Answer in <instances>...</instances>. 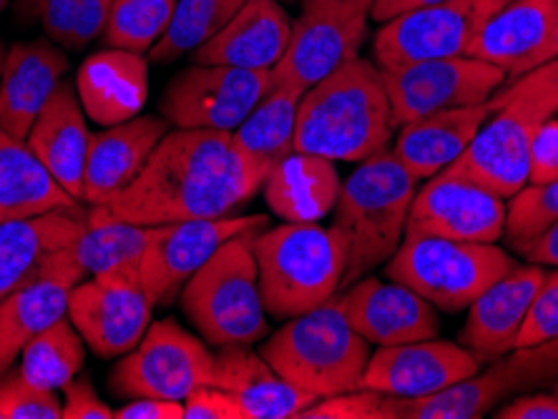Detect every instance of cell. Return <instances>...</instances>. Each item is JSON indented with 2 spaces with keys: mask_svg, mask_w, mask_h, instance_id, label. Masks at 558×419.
Listing matches in <instances>:
<instances>
[{
  "mask_svg": "<svg viewBox=\"0 0 558 419\" xmlns=\"http://www.w3.org/2000/svg\"><path fill=\"white\" fill-rule=\"evenodd\" d=\"M151 229L129 221L94 219L86 213V226L71 251L92 276L119 269H138L151 239Z\"/></svg>",
  "mask_w": 558,
  "mask_h": 419,
  "instance_id": "obj_34",
  "label": "cell"
},
{
  "mask_svg": "<svg viewBox=\"0 0 558 419\" xmlns=\"http://www.w3.org/2000/svg\"><path fill=\"white\" fill-rule=\"evenodd\" d=\"M556 0H511L481 28L465 56L519 78L546 61L554 38Z\"/></svg>",
  "mask_w": 558,
  "mask_h": 419,
  "instance_id": "obj_22",
  "label": "cell"
},
{
  "mask_svg": "<svg viewBox=\"0 0 558 419\" xmlns=\"http://www.w3.org/2000/svg\"><path fill=\"white\" fill-rule=\"evenodd\" d=\"M558 178V119H546L531 136L529 184H546Z\"/></svg>",
  "mask_w": 558,
  "mask_h": 419,
  "instance_id": "obj_44",
  "label": "cell"
},
{
  "mask_svg": "<svg viewBox=\"0 0 558 419\" xmlns=\"http://www.w3.org/2000/svg\"><path fill=\"white\" fill-rule=\"evenodd\" d=\"M78 101L101 126H117L142 113L149 98V65L144 53L106 48L81 63Z\"/></svg>",
  "mask_w": 558,
  "mask_h": 419,
  "instance_id": "obj_29",
  "label": "cell"
},
{
  "mask_svg": "<svg viewBox=\"0 0 558 419\" xmlns=\"http://www.w3.org/2000/svg\"><path fill=\"white\" fill-rule=\"evenodd\" d=\"M46 0H15V11L23 23H36L44 13Z\"/></svg>",
  "mask_w": 558,
  "mask_h": 419,
  "instance_id": "obj_52",
  "label": "cell"
},
{
  "mask_svg": "<svg viewBox=\"0 0 558 419\" xmlns=\"http://www.w3.org/2000/svg\"><path fill=\"white\" fill-rule=\"evenodd\" d=\"M298 419H390L388 394L375 390H352L317 399Z\"/></svg>",
  "mask_w": 558,
  "mask_h": 419,
  "instance_id": "obj_42",
  "label": "cell"
},
{
  "mask_svg": "<svg viewBox=\"0 0 558 419\" xmlns=\"http://www.w3.org/2000/svg\"><path fill=\"white\" fill-rule=\"evenodd\" d=\"M259 234V232H257ZM242 234L189 279L182 289V309L189 322L211 347L254 344L267 334V309L262 301L254 236Z\"/></svg>",
  "mask_w": 558,
  "mask_h": 419,
  "instance_id": "obj_6",
  "label": "cell"
},
{
  "mask_svg": "<svg viewBox=\"0 0 558 419\" xmlns=\"http://www.w3.org/2000/svg\"><path fill=\"white\" fill-rule=\"evenodd\" d=\"M113 0H46L40 23L53 44L84 48L104 36Z\"/></svg>",
  "mask_w": 558,
  "mask_h": 419,
  "instance_id": "obj_38",
  "label": "cell"
},
{
  "mask_svg": "<svg viewBox=\"0 0 558 419\" xmlns=\"http://www.w3.org/2000/svg\"><path fill=\"white\" fill-rule=\"evenodd\" d=\"M269 226L267 217H215L171 221L151 229L138 276L154 307H167L182 294L184 284L199 271L229 239L257 234Z\"/></svg>",
  "mask_w": 558,
  "mask_h": 419,
  "instance_id": "obj_11",
  "label": "cell"
},
{
  "mask_svg": "<svg viewBox=\"0 0 558 419\" xmlns=\"http://www.w3.org/2000/svg\"><path fill=\"white\" fill-rule=\"evenodd\" d=\"M292 33L290 15L279 0H244L232 21L209 44L192 53L194 63L272 71Z\"/></svg>",
  "mask_w": 558,
  "mask_h": 419,
  "instance_id": "obj_24",
  "label": "cell"
},
{
  "mask_svg": "<svg viewBox=\"0 0 558 419\" xmlns=\"http://www.w3.org/2000/svg\"><path fill=\"white\" fill-rule=\"evenodd\" d=\"M558 336V269L551 274H544L536 297L529 309L526 322L521 326L515 347H531Z\"/></svg>",
  "mask_w": 558,
  "mask_h": 419,
  "instance_id": "obj_43",
  "label": "cell"
},
{
  "mask_svg": "<svg viewBox=\"0 0 558 419\" xmlns=\"http://www.w3.org/2000/svg\"><path fill=\"white\" fill-rule=\"evenodd\" d=\"M113 419H184V402L161 397H134L113 409Z\"/></svg>",
  "mask_w": 558,
  "mask_h": 419,
  "instance_id": "obj_48",
  "label": "cell"
},
{
  "mask_svg": "<svg viewBox=\"0 0 558 419\" xmlns=\"http://www.w3.org/2000/svg\"><path fill=\"white\" fill-rule=\"evenodd\" d=\"M63 399V419H111L113 409L98 397L94 384L86 377L76 374L61 390Z\"/></svg>",
  "mask_w": 558,
  "mask_h": 419,
  "instance_id": "obj_45",
  "label": "cell"
},
{
  "mask_svg": "<svg viewBox=\"0 0 558 419\" xmlns=\"http://www.w3.org/2000/svg\"><path fill=\"white\" fill-rule=\"evenodd\" d=\"M259 355L275 372L315 399L360 390L371 361V342L352 330L332 301L287 319L262 344Z\"/></svg>",
  "mask_w": 558,
  "mask_h": 419,
  "instance_id": "obj_4",
  "label": "cell"
},
{
  "mask_svg": "<svg viewBox=\"0 0 558 419\" xmlns=\"http://www.w3.org/2000/svg\"><path fill=\"white\" fill-rule=\"evenodd\" d=\"M511 0H446L385 21L375 33L377 69L465 56L481 28Z\"/></svg>",
  "mask_w": 558,
  "mask_h": 419,
  "instance_id": "obj_13",
  "label": "cell"
},
{
  "mask_svg": "<svg viewBox=\"0 0 558 419\" xmlns=\"http://www.w3.org/2000/svg\"><path fill=\"white\" fill-rule=\"evenodd\" d=\"M215 355L199 336L174 319L149 324L142 342L111 369L109 384L119 397H161L184 402L194 390L211 384Z\"/></svg>",
  "mask_w": 558,
  "mask_h": 419,
  "instance_id": "obj_9",
  "label": "cell"
},
{
  "mask_svg": "<svg viewBox=\"0 0 558 419\" xmlns=\"http://www.w3.org/2000/svg\"><path fill=\"white\" fill-rule=\"evenodd\" d=\"M352 330L377 347L433 340L440 332L438 309L400 282L363 276L330 299Z\"/></svg>",
  "mask_w": 558,
  "mask_h": 419,
  "instance_id": "obj_17",
  "label": "cell"
},
{
  "mask_svg": "<svg viewBox=\"0 0 558 419\" xmlns=\"http://www.w3.org/2000/svg\"><path fill=\"white\" fill-rule=\"evenodd\" d=\"M519 254L531 264L538 267H558V221L554 226H548L544 234L536 236V239L523 244Z\"/></svg>",
  "mask_w": 558,
  "mask_h": 419,
  "instance_id": "obj_49",
  "label": "cell"
},
{
  "mask_svg": "<svg viewBox=\"0 0 558 419\" xmlns=\"http://www.w3.org/2000/svg\"><path fill=\"white\" fill-rule=\"evenodd\" d=\"M367 19H342L325 11H302L292 21L282 59L272 69V84L300 88L317 86L344 63L357 59Z\"/></svg>",
  "mask_w": 558,
  "mask_h": 419,
  "instance_id": "obj_19",
  "label": "cell"
},
{
  "mask_svg": "<svg viewBox=\"0 0 558 419\" xmlns=\"http://www.w3.org/2000/svg\"><path fill=\"white\" fill-rule=\"evenodd\" d=\"M177 0H113L104 40L109 48L149 53L174 15Z\"/></svg>",
  "mask_w": 558,
  "mask_h": 419,
  "instance_id": "obj_37",
  "label": "cell"
},
{
  "mask_svg": "<svg viewBox=\"0 0 558 419\" xmlns=\"http://www.w3.org/2000/svg\"><path fill=\"white\" fill-rule=\"evenodd\" d=\"M536 126L541 123L519 111L506 109V106L496 109L468 144V149L442 171L511 199L529 184V151Z\"/></svg>",
  "mask_w": 558,
  "mask_h": 419,
  "instance_id": "obj_20",
  "label": "cell"
},
{
  "mask_svg": "<svg viewBox=\"0 0 558 419\" xmlns=\"http://www.w3.org/2000/svg\"><path fill=\"white\" fill-rule=\"evenodd\" d=\"M76 207L78 201L53 178L26 138L0 128V221Z\"/></svg>",
  "mask_w": 558,
  "mask_h": 419,
  "instance_id": "obj_32",
  "label": "cell"
},
{
  "mask_svg": "<svg viewBox=\"0 0 558 419\" xmlns=\"http://www.w3.org/2000/svg\"><path fill=\"white\" fill-rule=\"evenodd\" d=\"M342 181L330 159L292 151L262 181L267 207L290 224H319L335 211Z\"/></svg>",
  "mask_w": 558,
  "mask_h": 419,
  "instance_id": "obj_30",
  "label": "cell"
},
{
  "mask_svg": "<svg viewBox=\"0 0 558 419\" xmlns=\"http://www.w3.org/2000/svg\"><path fill=\"white\" fill-rule=\"evenodd\" d=\"M506 199L473 181L448 174L430 176L410 204L405 234H430L456 242L496 244L506 232Z\"/></svg>",
  "mask_w": 558,
  "mask_h": 419,
  "instance_id": "obj_15",
  "label": "cell"
},
{
  "mask_svg": "<svg viewBox=\"0 0 558 419\" xmlns=\"http://www.w3.org/2000/svg\"><path fill=\"white\" fill-rule=\"evenodd\" d=\"M84 226L81 207L0 221V299L38 276L56 254L71 249Z\"/></svg>",
  "mask_w": 558,
  "mask_h": 419,
  "instance_id": "obj_26",
  "label": "cell"
},
{
  "mask_svg": "<svg viewBox=\"0 0 558 419\" xmlns=\"http://www.w3.org/2000/svg\"><path fill=\"white\" fill-rule=\"evenodd\" d=\"M265 176L236 149L232 131L174 128L124 192L86 213L142 226L232 217L254 199Z\"/></svg>",
  "mask_w": 558,
  "mask_h": 419,
  "instance_id": "obj_1",
  "label": "cell"
},
{
  "mask_svg": "<svg viewBox=\"0 0 558 419\" xmlns=\"http://www.w3.org/2000/svg\"><path fill=\"white\" fill-rule=\"evenodd\" d=\"M86 276L73 251L65 249L38 276L0 299V380L11 372L33 336L65 317L73 286Z\"/></svg>",
  "mask_w": 558,
  "mask_h": 419,
  "instance_id": "obj_18",
  "label": "cell"
},
{
  "mask_svg": "<svg viewBox=\"0 0 558 419\" xmlns=\"http://www.w3.org/2000/svg\"><path fill=\"white\" fill-rule=\"evenodd\" d=\"M3 63H5V46L3 40H0V78H3Z\"/></svg>",
  "mask_w": 558,
  "mask_h": 419,
  "instance_id": "obj_54",
  "label": "cell"
},
{
  "mask_svg": "<svg viewBox=\"0 0 558 419\" xmlns=\"http://www.w3.org/2000/svg\"><path fill=\"white\" fill-rule=\"evenodd\" d=\"M272 86V71L192 63L163 88L159 113L174 128L234 131Z\"/></svg>",
  "mask_w": 558,
  "mask_h": 419,
  "instance_id": "obj_12",
  "label": "cell"
},
{
  "mask_svg": "<svg viewBox=\"0 0 558 419\" xmlns=\"http://www.w3.org/2000/svg\"><path fill=\"white\" fill-rule=\"evenodd\" d=\"M8 5V0H0V11H3V8Z\"/></svg>",
  "mask_w": 558,
  "mask_h": 419,
  "instance_id": "obj_55",
  "label": "cell"
},
{
  "mask_svg": "<svg viewBox=\"0 0 558 419\" xmlns=\"http://www.w3.org/2000/svg\"><path fill=\"white\" fill-rule=\"evenodd\" d=\"M415 192L417 178L388 149L360 161L344 181L332 224L344 249L340 292L377 267L388 264L405 236Z\"/></svg>",
  "mask_w": 558,
  "mask_h": 419,
  "instance_id": "obj_3",
  "label": "cell"
},
{
  "mask_svg": "<svg viewBox=\"0 0 558 419\" xmlns=\"http://www.w3.org/2000/svg\"><path fill=\"white\" fill-rule=\"evenodd\" d=\"M515 267L519 261L496 244L405 234L385 264V274L410 286L435 309L461 311Z\"/></svg>",
  "mask_w": 558,
  "mask_h": 419,
  "instance_id": "obj_7",
  "label": "cell"
},
{
  "mask_svg": "<svg viewBox=\"0 0 558 419\" xmlns=\"http://www.w3.org/2000/svg\"><path fill=\"white\" fill-rule=\"evenodd\" d=\"M438 3H446V0H375L373 5V19L375 21H392L398 19V15L410 13V11H417V8H428V5H438Z\"/></svg>",
  "mask_w": 558,
  "mask_h": 419,
  "instance_id": "obj_51",
  "label": "cell"
},
{
  "mask_svg": "<svg viewBox=\"0 0 558 419\" xmlns=\"http://www.w3.org/2000/svg\"><path fill=\"white\" fill-rule=\"evenodd\" d=\"M494 113L490 101L448 109L400 126L392 156L415 178H430L461 156Z\"/></svg>",
  "mask_w": 558,
  "mask_h": 419,
  "instance_id": "obj_31",
  "label": "cell"
},
{
  "mask_svg": "<svg viewBox=\"0 0 558 419\" xmlns=\"http://www.w3.org/2000/svg\"><path fill=\"white\" fill-rule=\"evenodd\" d=\"M546 271L538 264H519L504 279L490 284L486 292L468 307L461 344L471 355L488 365L496 357L515 349L521 326L536 297Z\"/></svg>",
  "mask_w": 558,
  "mask_h": 419,
  "instance_id": "obj_21",
  "label": "cell"
},
{
  "mask_svg": "<svg viewBox=\"0 0 558 419\" xmlns=\"http://www.w3.org/2000/svg\"><path fill=\"white\" fill-rule=\"evenodd\" d=\"M244 0H177L169 28L149 51L154 63H174L209 44L232 21Z\"/></svg>",
  "mask_w": 558,
  "mask_h": 419,
  "instance_id": "obj_36",
  "label": "cell"
},
{
  "mask_svg": "<svg viewBox=\"0 0 558 419\" xmlns=\"http://www.w3.org/2000/svg\"><path fill=\"white\" fill-rule=\"evenodd\" d=\"M375 0H302V11H325L342 19H367Z\"/></svg>",
  "mask_w": 558,
  "mask_h": 419,
  "instance_id": "obj_50",
  "label": "cell"
},
{
  "mask_svg": "<svg viewBox=\"0 0 558 419\" xmlns=\"http://www.w3.org/2000/svg\"><path fill=\"white\" fill-rule=\"evenodd\" d=\"M254 259L267 315L292 319L323 307L340 292L344 249L332 229L279 224L254 236Z\"/></svg>",
  "mask_w": 558,
  "mask_h": 419,
  "instance_id": "obj_5",
  "label": "cell"
},
{
  "mask_svg": "<svg viewBox=\"0 0 558 419\" xmlns=\"http://www.w3.org/2000/svg\"><path fill=\"white\" fill-rule=\"evenodd\" d=\"M380 71L398 128L428 113L490 101L508 78L506 71L473 56H446Z\"/></svg>",
  "mask_w": 558,
  "mask_h": 419,
  "instance_id": "obj_10",
  "label": "cell"
},
{
  "mask_svg": "<svg viewBox=\"0 0 558 419\" xmlns=\"http://www.w3.org/2000/svg\"><path fill=\"white\" fill-rule=\"evenodd\" d=\"M86 361V342L69 317L26 344L21 352V374L46 390H63L81 372Z\"/></svg>",
  "mask_w": 558,
  "mask_h": 419,
  "instance_id": "obj_35",
  "label": "cell"
},
{
  "mask_svg": "<svg viewBox=\"0 0 558 419\" xmlns=\"http://www.w3.org/2000/svg\"><path fill=\"white\" fill-rule=\"evenodd\" d=\"M554 56H558V0H556V15H554V38H551V44H548L546 61L554 59Z\"/></svg>",
  "mask_w": 558,
  "mask_h": 419,
  "instance_id": "obj_53",
  "label": "cell"
},
{
  "mask_svg": "<svg viewBox=\"0 0 558 419\" xmlns=\"http://www.w3.org/2000/svg\"><path fill=\"white\" fill-rule=\"evenodd\" d=\"M184 419H244L242 409L225 390L204 384L184 399Z\"/></svg>",
  "mask_w": 558,
  "mask_h": 419,
  "instance_id": "obj_46",
  "label": "cell"
},
{
  "mask_svg": "<svg viewBox=\"0 0 558 419\" xmlns=\"http://www.w3.org/2000/svg\"><path fill=\"white\" fill-rule=\"evenodd\" d=\"M490 106L496 109H513L529 116L531 121L544 123L558 113V56L538 63L536 69L513 78L508 88H500V94L490 98Z\"/></svg>",
  "mask_w": 558,
  "mask_h": 419,
  "instance_id": "obj_40",
  "label": "cell"
},
{
  "mask_svg": "<svg viewBox=\"0 0 558 419\" xmlns=\"http://www.w3.org/2000/svg\"><path fill=\"white\" fill-rule=\"evenodd\" d=\"M26 141L65 192L76 201H84L92 131L86 126L84 106L78 101V94H73L71 84L61 81V86L53 90L44 111L33 121Z\"/></svg>",
  "mask_w": 558,
  "mask_h": 419,
  "instance_id": "obj_28",
  "label": "cell"
},
{
  "mask_svg": "<svg viewBox=\"0 0 558 419\" xmlns=\"http://www.w3.org/2000/svg\"><path fill=\"white\" fill-rule=\"evenodd\" d=\"M300 98V88L272 84L250 111V116L232 131L236 149L265 174L277 161L294 151V123H298Z\"/></svg>",
  "mask_w": 558,
  "mask_h": 419,
  "instance_id": "obj_33",
  "label": "cell"
},
{
  "mask_svg": "<svg viewBox=\"0 0 558 419\" xmlns=\"http://www.w3.org/2000/svg\"><path fill=\"white\" fill-rule=\"evenodd\" d=\"M151 309L138 269H119L73 286L65 317L98 357H119L142 342Z\"/></svg>",
  "mask_w": 558,
  "mask_h": 419,
  "instance_id": "obj_14",
  "label": "cell"
},
{
  "mask_svg": "<svg viewBox=\"0 0 558 419\" xmlns=\"http://www.w3.org/2000/svg\"><path fill=\"white\" fill-rule=\"evenodd\" d=\"M396 128L383 71L357 56L302 94L294 151L365 161L388 149Z\"/></svg>",
  "mask_w": 558,
  "mask_h": 419,
  "instance_id": "obj_2",
  "label": "cell"
},
{
  "mask_svg": "<svg viewBox=\"0 0 558 419\" xmlns=\"http://www.w3.org/2000/svg\"><path fill=\"white\" fill-rule=\"evenodd\" d=\"M498 419H558L556 394H521L498 409Z\"/></svg>",
  "mask_w": 558,
  "mask_h": 419,
  "instance_id": "obj_47",
  "label": "cell"
},
{
  "mask_svg": "<svg viewBox=\"0 0 558 419\" xmlns=\"http://www.w3.org/2000/svg\"><path fill=\"white\" fill-rule=\"evenodd\" d=\"M0 419H63V402L56 390L33 384L19 369L0 380Z\"/></svg>",
  "mask_w": 558,
  "mask_h": 419,
  "instance_id": "obj_41",
  "label": "cell"
},
{
  "mask_svg": "<svg viewBox=\"0 0 558 419\" xmlns=\"http://www.w3.org/2000/svg\"><path fill=\"white\" fill-rule=\"evenodd\" d=\"M65 71L69 59L51 40L38 38L8 48L0 78V128L26 138Z\"/></svg>",
  "mask_w": 558,
  "mask_h": 419,
  "instance_id": "obj_25",
  "label": "cell"
},
{
  "mask_svg": "<svg viewBox=\"0 0 558 419\" xmlns=\"http://www.w3.org/2000/svg\"><path fill=\"white\" fill-rule=\"evenodd\" d=\"M481 369V361L463 344L446 340H421L380 347L367 361L360 387L388 397H430L468 380Z\"/></svg>",
  "mask_w": 558,
  "mask_h": 419,
  "instance_id": "obj_16",
  "label": "cell"
},
{
  "mask_svg": "<svg viewBox=\"0 0 558 419\" xmlns=\"http://www.w3.org/2000/svg\"><path fill=\"white\" fill-rule=\"evenodd\" d=\"M558 374V336L556 340L515 347L488 361L486 369L468 377L430 397L400 399L388 397L390 419H478L511 399L541 387Z\"/></svg>",
  "mask_w": 558,
  "mask_h": 419,
  "instance_id": "obj_8",
  "label": "cell"
},
{
  "mask_svg": "<svg viewBox=\"0 0 558 419\" xmlns=\"http://www.w3.org/2000/svg\"><path fill=\"white\" fill-rule=\"evenodd\" d=\"M211 384L236 402L244 419H298L317 402L312 394L282 380L267 359L252 352L247 344L219 349Z\"/></svg>",
  "mask_w": 558,
  "mask_h": 419,
  "instance_id": "obj_27",
  "label": "cell"
},
{
  "mask_svg": "<svg viewBox=\"0 0 558 419\" xmlns=\"http://www.w3.org/2000/svg\"><path fill=\"white\" fill-rule=\"evenodd\" d=\"M167 134L169 121L163 116H134L101 134H92L84 178V201L88 207H101L124 192L142 174L149 156Z\"/></svg>",
  "mask_w": 558,
  "mask_h": 419,
  "instance_id": "obj_23",
  "label": "cell"
},
{
  "mask_svg": "<svg viewBox=\"0 0 558 419\" xmlns=\"http://www.w3.org/2000/svg\"><path fill=\"white\" fill-rule=\"evenodd\" d=\"M558 221V178L546 184H526L511 196L506 211V242L513 251L529 244Z\"/></svg>",
  "mask_w": 558,
  "mask_h": 419,
  "instance_id": "obj_39",
  "label": "cell"
}]
</instances>
